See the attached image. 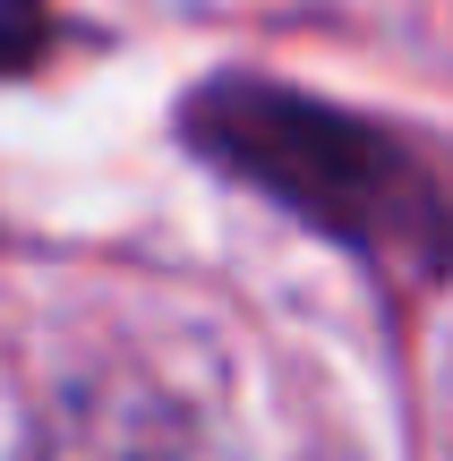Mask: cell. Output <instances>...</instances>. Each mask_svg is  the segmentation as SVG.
<instances>
[{
    "label": "cell",
    "mask_w": 453,
    "mask_h": 461,
    "mask_svg": "<svg viewBox=\"0 0 453 461\" xmlns=\"http://www.w3.org/2000/svg\"><path fill=\"white\" fill-rule=\"evenodd\" d=\"M43 51V0H0V68Z\"/></svg>",
    "instance_id": "cell-1"
}]
</instances>
